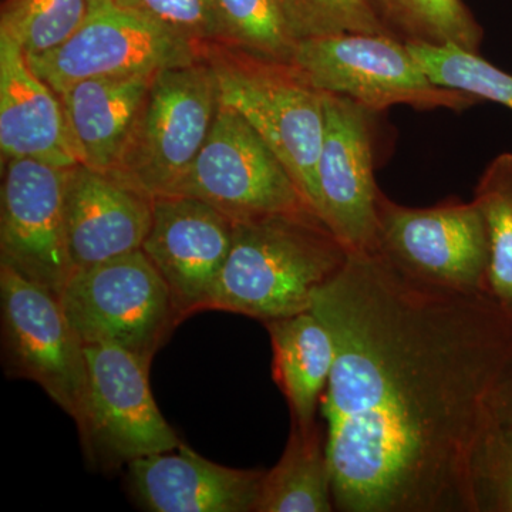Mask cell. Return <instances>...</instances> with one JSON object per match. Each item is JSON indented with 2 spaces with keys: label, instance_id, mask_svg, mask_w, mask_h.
Segmentation results:
<instances>
[{
  "label": "cell",
  "instance_id": "obj_12",
  "mask_svg": "<svg viewBox=\"0 0 512 512\" xmlns=\"http://www.w3.org/2000/svg\"><path fill=\"white\" fill-rule=\"evenodd\" d=\"M326 123L316 167L319 217L348 252L379 249L376 119L349 97L325 93Z\"/></svg>",
  "mask_w": 512,
  "mask_h": 512
},
{
  "label": "cell",
  "instance_id": "obj_26",
  "mask_svg": "<svg viewBox=\"0 0 512 512\" xmlns=\"http://www.w3.org/2000/svg\"><path fill=\"white\" fill-rule=\"evenodd\" d=\"M293 39L338 35V33H382L363 0H281Z\"/></svg>",
  "mask_w": 512,
  "mask_h": 512
},
{
  "label": "cell",
  "instance_id": "obj_17",
  "mask_svg": "<svg viewBox=\"0 0 512 512\" xmlns=\"http://www.w3.org/2000/svg\"><path fill=\"white\" fill-rule=\"evenodd\" d=\"M0 154L3 165L19 158L64 168L80 164L62 101L5 32H0Z\"/></svg>",
  "mask_w": 512,
  "mask_h": 512
},
{
  "label": "cell",
  "instance_id": "obj_7",
  "mask_svg": "<svg viewBox=\"0 0 512 512\" xmlns=\"http://www.w3.org/2000/svg\"><path fill=\"white\" fill-rule=\"evenodd\" d=\"M164 195L197 198L234 222L312 210L261 134L221 101L200 153Z\"/></svg>",
  "mask_w": 512,
  "mask_h": 512
},
{
  "label": "cell",
  "instance_id": "obj_1",
  "mask_svg": "<svg viewBox=\"0 0 512 512\" xmlns=\"http://www.w3.org/2000/svg\"><path fill=\"white\" fill-rule=\"evenodd\" d=\"M312 311L335 365L320 414L335 510L477 512L473 467L512 370V312L349 252Z\"/></svg>",
  "mask_w": 512,
  "mask_h": 512
},
{
  "label": "cell",
  "instance_id": "obj_11",
  "mask_svg": "<svg viewBox=\"0 0 512 512\" xmlns=\"http://www.w3.org/2000/svg\"><path fill=\"white\" fill-rule=\"evenodd\" d=\"M205 47L175 35L113 0H90L89 15L62 46L28 57L56 93L93 77L154 74L204 57Z\"/></svg>",
  "mask_w": 512,
  "mask_h": 512
},
{
  "label": "cell",
  "instance_id": "obj_5",
  "mask_svg": "<svg viewBox=\"0 0 512 512\" xmlns=\"http://www.w3.org/2000/svg\"><path fill=\"white\" fill-rule=\"evenodd\" d=\"M218 107L217 77L205 53L160 70L109 175L148 197L164 195L200 153Z\"/></svg>",
  "mask_w": 512,
  "mask_h": 512
},
{
  "label": "cell",
  "instance_id": "obj_14",
  "mask_svg": "<svg viewBox=\"0 0 512 512\" xmlns=\"http://www.w3.org/2000/svg\"><path fill=\"white\" fill-rule=\"evenodd\" d=\"M232 238L234 221L207 202L184 195L153 198V221L141 249L167 282L181 319L205 311Z\"/></svg>",
  "mask_w": 512,
  "mask_h": 512
},
{
  "label": "cell",
  "instance_id": "obj_21",
  "mask_svg": "<svg viewBox=\"0 0 512 512\" xmlns=\"http://www.w3.org/2000/svg\"><path fill=\"white\" fill-rule=\"evenodd\" d=\"M387 35L404 43L480 53L484 30L463 0H363Z\"/></svg>",
  "mask_w": 512,
  "mask_h": 512
},
{
  "label": "cell",
  "instance_id": "obj_27",
  "mask_svg": "<svg viewBox=\"0 0 512 512\" xmlns=\"http://www.w3.org/2000/svg\"><path fill=\"white\" fill-rule=\"evenodd\" d=\"M200 46L224 45L217 0H113Z\"/></svg>",
  "mask_w": 512,
  "mask_h": 512
},
{
  "label": "cell",
  "instance_id": "obj_29",
  "mask_svg": "<svg viewBox=\"0 0 512 512\" xmlns=\"http://www.w3.org/2000/svg\"><path fill=\"white\" fill-rule=\"evenodd\" d=\"M495 420L500 423H512V370L503 386L495 402Z\"/></svg>",
  "mask_w": 512,
  "mask_h": 512
},
{
  "label": "cell",
  "instance_id": "obj_25",
  "mask_svg": "<svg viewBox=\"0 0 512 512\" xmlns=\"http://www.w3.org/2000/svg\"><path fill=\"white\" fill-rule=\"evenodd\" d=\"M431 80L512 110V74L460 46L406 43Z\"/></svg>",
  "mask_w": 512,
  "mask_h": 512
},
{
  "label": "cell",
  "instance_id": "obj_3",
  "mask_svg": "<svg viewBox=\"0 0 512 512\" xmlns=\"http://www.w3.org/2000/svg\"><path fill=\"white\" fill-rule=\"evenodd\" d=\"M221 103L237 110L284 163L303 198L319 215L316 167L325 133V93L291 64L221 45L205 47Z\"/></svg>",
  "mask_w": 512,
  "mask_h": 512
},
{
  "label": "cell",
  "instance_id": "obj_2",
  "mask_svg": "<svg viewBox=\"0 0 512 512\" xmlns=\"http://www.w3.org/2000/svg\"><path fill=\"white\" fill-rule=\"evenodd\" d=\"M348 256L312 210L234 222L231 251L205 311L239 313L262 323L309 311L316 292L338 274Z\"/></svg>",
  "mask_w": 512,
  "mask_h": 512
},
{
  "label": "cell",
  "instance_id": "obj_16",
  "mask_svg": "<svg viewBox=\"0 0 512 512\" xmlns=\"http://www.w3.org/2000/svg\"><path fill=\"white\" fill-rule=\"evenodd\" d=\"M264 474L221 466L184 443L127 464L131 494L151 512H255Z\"/></svg>",
  "mask_w": 512,
  "mask_h": 512
},
{
  "label": "cell",
  "instance_id": "obj_28",
  "mask_svg": "<svg viewBox=\"0 0 512 512\" xmlns=\"http://www.w3.org/2000/svg\"><path fill=\"white\" fill-rule=\"evenodd\" d=\"M477 512H512V423H494L473 467Z\"/></svg>",
  "mask_w": 512,
  "mask_h": 512
},
{
  "label": "cell",
  "instance_id": "obj_24",
  "mask_svg": "<svg viewBox=\"0 0 512 512\" xmlns=\"http://www.w3.org/2000/svg\"><path fill=\"white\" fill-rule=\"evenodd\" d=\"M90 0H6L0 32L15 40L26 57L62 46L83 25Z\"/></svg>",
  "mask_w": 512,
  "mask_h": 512
},
{
  "label": "cell",
  "instance_id": "obj_20",
  "mask_svg": "<svg viewBox=\"0 0 512 512\" xmlns=\"http://www.w3.org/2000/svg\"><path fill=\"white\" fill-rule=\"evenodd\" d=\"M333 500L328 431L325 421L291 424L284 454L265 471L255 512H330Z\"/></svg>",
  "mask_w": 512,
  "mask_h": 512
},
{
  "label": "cell",
  "instance_id": "obj_23",
  "mask_svg": "<svg viewBox=\"0 0 512 512\" xmlns=\"http://www.w3.org/2000/svg\"><path fill=\"white\" fill-rule=\"evenodd\" d=\"M224 45L247 55L291 63L296 40L281 0H217Z\"/></svg>",
  "mask_w": 512,
  "mask_h": 512
},
{
  "label": "cell",
  "instance_id": "obj_15",
  "mask_svg": "<svg viewBox=\"0 0 512 512\" xmlns=\"http://www.w3.org/2000/svg\"><path fill=\"white\" fill-rule=\"evenodd\" d=\"M67 249L73 272L143 248L153 198L87 165H74L64 195Z\"/></svg>",
  "mask_w": 512,
  "mask_h": 512
},
{
  "label": "cell",
  "instance_id": "obj_22",
  "mask_svg": "<svg viewBox=\"0 0 512 512\" xmlns=\"http://www.w3.org/2000/svg\"><path fill=\"white\" fill-rule=\"evenodd\" d=\"M473 200L490 239V293L512 312V153L500 154L485 167Z\"/></svg>",
  "mask_w": 512,
  "mask_h": 512
},
{
  "label": "cell",
  "instance_id": "obj_10",
  "mask_svg": "<svg viewBox=\"0 0 512 512\" xmlns=\"http://www.w3.org/2000/svg\"><path fill=\"white\" fill-rule=\"evenodd\" d=\"M87 402L80 440L87 460L103 468L170 453L183 444L150 389L151 362L116 345L84 346Z\"/></svg>",
  "mask_w": 512,
  "mask_h": 512
},
{
  "label": "cell",
  "instance_id": "obj_18",
  "mask_svg": "<svg viewBox=\"0 0 512 512\" xmlns=\"http://www.w3.org/2000/svg\"><path fill=\"white\" fill-rule=\"evenodd\" d=\"M154 76L93 77L57 93L80 164L106 174L116 167Z\"/></svg>",
  "mask_w": 512,
  "mask_h": 512
},
{
  "label": "cell",
  "instance_id": "obj_9",
  "mask_svg": "<svg viewBox=\"0 0 512 512\" xmlns=\"http://www.w3.org/2000/svg\"><path fill=\"white\" fill-rule=\"evenodd\" d=\"M377 252L424 284L490 292V239L474 200L450 197L433 207L413 208L382 192Z\"/></svg>",
  "mask_w": 512,
  "mask_h": 512
},
{
  "label": "cell",
  "instance_id": "obj_19",
  "mask_svg": "<svg viewBox=\"0 0 512 512\" xmlns=\"http://www.w3.org/2000/svg\"><path fill=\"white\" fill-rule=\"evenodd\" d=\"M264 325L274 353L272 376L288 402L291 420L312 426L319 420L335 365L332 333L312 309Z\"/></svg>",
  "mask_w": 512,
  "mask_h": 512
},
{
  "label": "cell",
  "instance_id": "obj_8",
  "mask_svg": "<svg viewBox=\"0 0 512 512\" xmlns=\"http://www.w3.org/2000/svg\"><path fill=\"white\" fill-rule=\"evenodd\" d=\"M0 308L6 375L39 384L79 429L89 384L86 352L59 296L0 264Z\"/></svg>",
  "mask_w": 512,
  "mask_h": 512
},
{
  "label": "cell",
  "instance_id": "obj_6",
  "mask_svg": "<svg viewBox=\"0 0 512 512\" xmlns=\"http://www.w3.org/2000/svg\"><path fill=\"white\" fill-rule=\"evenodd\" d=\"M59 298L84 346L116 345L148 362L183 322L143 249L74 271Z\"/></svg>",
  "mask_w": 512,
  "mask_h": 512
},
{
  "label": "cell",
  "instance_id": "obj_4",
  "mask_svg": "<svg viewBox=\"0 0 512 512\" xmlns=\"http://www.w3.org/2000/svg\"><path fill=\"white\" fill-rule=\"evenodd\" d=\"M289 64L320 92L349 97L375 113L394 106L463 111L481 103L433 82L406 43L382 33L299 40Z\"/></svg>",
  "mask_w": 512,
  "mask_h": 512
},
{
  "label": "cell",
  "instance_id": "obj_13",
  "mask_svg": "<svg viewBox=\"0 0 512 512\" xmlns=\"http://www.w3.org/2000/svg\"><path fill=\"white\" fill-rule=\"evenodd\" d=\"M5 165L0 264L60 296L73 274L64 221V195L73 167L32 158Z\"/></svg>",
  "mask_w": 512,
  "mask_h": 512
}]
</instances>
